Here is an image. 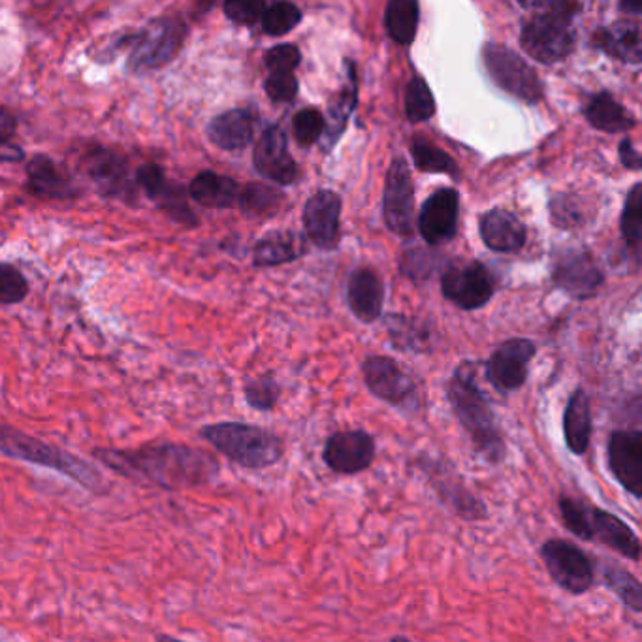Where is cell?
I'll return each instance as SVG.
<instances>
[{
	"instance_id": "cell-1",
	"label": "cell",
	"mask_w": 642,
	"mask_h": 642,
	"mask_svg": "<svg viewBox=\"0 0 642 642\" xmlns=\"http://www.w3.org/2000/svg\"><path fill=\"white\" fill-rule=\"evenodd\" d=\"M94 460L132 481L149 482L170 492L204 489L221 473V463L210 452L180 443L143 445L138 449H94Z\"/></svg>"
},
{
	"instance_id": "cell-2",
	"label": "cell",
	"mask_w": 642,
	"mask_h": 642,
	"mask_svg": "<svg viewBox=\"0 0 642 642\" xmlns=\"http://www.w3.org/2000/svg\"><path fill=\"white\" fill-rule=\"evenodd\" d=\"M447 398L452 413L470 438L475 457L490 468L503 465L506 460L505 438L486 395L482 394L468 368H458L452 375L447 384Z\"/></svg>"
},
{
	"instance_id": "cell-3",
	"label": "cell",
	"mask_w": 642,
	"mask_h": 642,
	"mask_svg": "<svg viewBox=\"0 0 642 642\" xmlns=\"http://www.w3.org/2000/svg\"><path fill=\"white\" fill-rule=\"evenodd\" d=\"M0 454L12 460L32 463L38 468L57 471L89 492H104L106 490L104 477L100 475V471L86 462L83 458L46 443L42 439L32 438L29 433L8 427L4 422H0Z\"/></svg>"
},
{
	"instance_id": "cell-4",
	"label": "cell",
	"mask_w": 642,
	"mask_h": 642,
	"mask_svg": "<svg viewBox=\"0 0 642 642\" xmlns=\"http://www.w3.org/2000/svg\"><path fill=\"white\" fill-rule=\"evenodd\" d=\"M200 438L243 470H270L284 457L283 439L278 433L253 424L217 422L202 428Z\"/></svg>"
},
{
	"instance_id": "cell-5",
	"label": "cell",
	"mask_w": 642,
	"mask_h": 642,
	"mask_svg": "<svg viewBox=\"0 0 642 642\" xmlns=\"http://www.w3.org/2000/svg\"><path fill=\"white\" fill-rule=\"evenodd\" d=\"M524 8L533 10V18L528 19L520 34V42L528 56L550 64L571 56L574 48V32L571 19L581 10L574 2H524Z\"/></svg>"
},
{
	"instance_id": "cell-6",
	"label": "cell",
	"mask_w": 642,
	"mask_h": 642,
	"mask_svg": "<svg viewBox=\"0 0 642 642\" xmlns=\"http://www.w3.org/2000/svg\"><path fill=\"white\" fill-rule=\"evenodd\" d=\"M413 463L449 513L470 524L490 519L489 505L468 486L462 473L449 458L420 452Z\"/></svg>"
},
{
	"instance_id": "cell-7",
	"label": "cell",
	"mask_w": 642,
	"mask_h": 642,
	"mask_svg": "<svg viewBox=\"0 0 642 642\" xmlns=\"http://www.w3.org/2000/svg\"><path fill=\"white\" fill-rule=\"evenodd\" d=\"M187 38V23L178 16H161L132 37L127 70L148 74L161 70L178 57Z\"/></svg>"
},
{
	"instance_id": "cell-8",
	"label": "cell",
	"mask_w": 642,
	"mask_h": 642,
	"mask_svg": "<svg viewBox=\"0 0 642 642\" xmlns=\"http://www.w3.org/2000/svg\"><path fill=\"white\" fill-rule=\"evenodd\" d=\"M539 558L552 582L573 598L586 595L598 584L595 560L569 539H546L539 549Z\"/></svg>"
},
{
	"instance_id": "cell-9",
	"label": "cell",
	"mask_w": 642,
	"mask_h": 642,
	"mask_svg": "<svg viewBox=\"0 0 642 642\" xmlns=\"http://www.w3.org/2000/svg\"><path fill=\"white\" fill-rule=\"evenodd\" d=\"M482 61L495 86L506 93L528 104H538L543 99V83L538 72L519 53L500 43H486L482 50Z\"/></svg>"
},
{
	"instance_id": "cell-10",
	"label": "cell",
	"mask_w": 642,
	"mask_h": 642,
	"mask_svg": "<svg viewBox=\"0 0 642 642\" xmlns=\"http://www.w3.org/2000/svg\"><path fill=\"white\" fill-rule=\"evenodd\" d=\"M378 458L375 438L365 430H343L324 441L322 462L340 477H357L370 470Z\"/></svg>"
},
{
	"instance_id": "cell-11",
	"label": "cell",
	"mask_w": 642,
	"mask_h": 642,
	"mask_svg": "<svg viewBox=\"0 0 642 642\" xmlns=\"http://www.w3.org/2000/svg\"><path fill=\"white\" fill-rule=\"evenodd\" d=\"M365 387L371 394L400 411H417V384L408 373L387 357H370L362 365Z\"/></svg>"
},
{
	"instance_id": "cell-12",
	"label": "cell",
	"mask_w": 642,
	"mask_h": 642,
	"mask_svg": "<svg viewBox=\"0 0 642 642\" xmlns=\"http://www.w3.org/2000/svg\"><path fill=\"white\" fill-rule=\"evenodd\" d=\"M606 465L624 492L642 500V432L614 430L606 439Z\"/></svg>"
},
{
	"instance_id": "cell-13",
	"label": "cell",
	"mask_w": 642,
	"mask_h": 642,
	"mask_svg": "<svg viewBox=\"0 0 642 642\" xmlns=\"http://www.w3.org/2000/svg\"><path fill=\"white\" fill-rule=\"evenodd\" d=\"M443 294L465 311L482 308L494 294V281L489 270L477 262H454L443 273Z\"/></svg>"
},
{
	"instance_id": "cell-14",
	"label": "cell",
	"mask_w": 642,
	"mask_h": 642,
	"mask_svg": "<svg viewBox=\"0 0 642 642\" xmlns=\"http://www.w3.org/2000/svg\"><path fill=\"white\" fill-rule=\"evenodd\" d=\"M83 168L104 197L119 198L129 204L134 202L137 181L130 178L129 164L121 154L104 148L89 149L83 159Z\"/></svg>"
},
{
	"instance_id": "cell-15",
	"label": "cell",
	"mask_w": 642,
	"mask_h": 642,
	"mask_svg": "<svg viewBox=\"0 0 642 642\" xmlns=\"http://www.w3.org/2000/svg\"><path fill=\"white\" fill-rule=\"evenodd\" d=\"M384 221L394 234L411 235L414 230V187L408 162L394 159L384 185Z\"/></svg>"
},
{
	"instance_id": "cell-16",
	"label": "cell",
	"mask_w": 642,
	"mask_h": 642,
	"mask_svg": "<svg viewBox=\"0 0 642 642\" xmlns=\"http://www.w3.org/2000/svg\"><path fill=\"white\" fill-rule=\"evenodd\" d=\"M535 354V345L530 340H509L490 357L486 378L498 392L519 390L528 379V365Z\"/></svg>"
},
{
	"instance_id": "cell-17",
	"label": "cell",
	"mask_w": 642,
	"mask_h": 642,
	"mask_svg": "<svg viewBox=\"0 0 642 642\" xmlns=\"http://www.w3.org/2000/svg\"><path fill=\"white\" fill-rule=\"evenodd\" d=\"M254 168L265 180L275 181L279 185H291L298 180L300 170L291 153L283 129L270 124L262 132L253 154Z\"/></svg>"
},
{
	"instance_id": "cell-18",
	"label": "cell",
	"mask_w": 642,
	"mask_h": 642,
	"mask_svg": "<svg viewBox=\"0 0 642 642\" xmlns=\"http://www.w3.org/2000/svg\"><path fill=\"white\" fill-rule=\"evenodd\" d=\"M554 281L563 291L579 300L592 298L603 284V272L592 254L581 249H569L554 264Z\"/></svg>"
},
{
	"instance_id": "cell-19",
	"label": "cell",
	"mask_w": 642,
	"mask_h": 642,
	"mask_svg": "<svg viewBox=\"0 0 642 642\" xmlns=\"http://www.w3.org/2000/svg\"><path fill=\"white\" fill-rule=\"evenodd\" d=\"M460 197L454 189H441L428 198L419 217L422 238L430 245L451 241L457 235Z\"/></svg>"
},
{
	"instance_id": "cell-20",
	"label": "cell",
	"mask_w": 642,
	"mask_h": 642,
	"mask_svg": "<svg viewBox=\"0 0 642 642\" xmlns=\"http://www.w3.org/2000/svg\"><path fill=\"white\" fill-rule=\"evenodd\" d=\"M137 187H142L148 192L149 198L161 205L173 221L187 224V227H197L198 217L192 213L191 208L187 204L185 189H181L175 183L167 180V173L157 164H146L138 168Z\"/></svg>"
},
{
	"instance_id": "cell-21",
	"label": "cell",
	"mask_w": 642,
	"mask_h": 642,
	"mask_svg": "<svg viewBox=\"0 0 642 642\" xmlns=\"http://www.w3.org/2000/svg\"><path fill=\"white\" fill-rule=\"evenodd\" d=\"M341 198L332 191H319L303 208V227L317 248L334 249L340 240Z\"/></svg>"
},
{
	"instance_id": "cell-22",
	"label": "cell",
	"mask_w": 642,
	"mask_h": 642,
	"mask_svg": "<svg viewBox=\"0 0 642 642\" xmlns=\"http://www.w3.org/2000/svg\"><path fill=\"white\" fill-rule=\"evenodd\" d=\"M590 528H592V543L603 544L630 562H641V539L636 535V531L618 514L592 505Z\"/></svg>"
},
{
	"instance_id": "cell-23",
	"label": "cell",
	"mask_w": 642,
	"mask_h": 642,
	"mask_svg": "<svg viewBox=\"0 0 642 642\" xmlns=\"http://www.w3.org/2000/svg\"><path fill=\"white\" fill-rule=\"evenodd\" d=\"M593 419L590 395L582 389L574 390L563 413V439L574 457H584L592 443Z\"/></svg>"
},
{
	"instance_id": "cell-24",
	"label": "cell",
	"mask_w": 642,
	"mask_h": 642,
	"mask_svg": "<svg viewBox=\"0 0 642 642\" xmlns=\"http://www.w3.org/2000/svg\"><path fill=\"white\" fill-rule=\"evenodd\" d=\"M349 305L352 313L359 317L360 321H378L383 311L384 287L383 281L378 278V273L368 268H360L352 272L349 279Z\"/></svg>"
},
{
	"instance_id": "cell-25",
	"label": "cell",
	"mask_w": 642,
	"mask_h": 642,
	"mask_svg": "<svg viewBox=\"0 0 642 642\" xmlns=\"http://www.w3.org/2000/svg\"><path fill=\"white\" fill-rule=\"evenodd\" d=\"M481 235L492 251L514 253L525 243V227L511 211L492 210L481 217Z\"/></svg>"
},
{
	"instance_id": "cell-26",
	"label": "cell",
	"mask_w": 642,
	"mask_h": 642,
	"mask_svg": "<svg viewBox=\"0 0 642 642\" xmlns=\"http://www.w3.org/2000/svg\"><path fill=\"white\" fill-rule=\"evenodd\" d=\"M595 48L618 61L639 64L642 61L641 27L633 21H616L593 34Z\"/></svg>"
},
{
	"instance_id": "cell-27",
	"label": "cell",
	"mask_w": 642,
	"mask_h": 642,
	"mask_svg": "<svg viewBox=\"0 0 642 642\" xmlns=\"http://www.w3.org/2000/svg\"><path fill=\"white\" fill-rule=\"evenodd\" d=\"M254 134L253 113L249 110H230L211 119L208 138L213 146L224 151H240L248 148Z\"/></svg>"
},
{
	"instance_id": "cell-28",
	"label": "cell",
	"mask_w": 642,
	"mask_h": 642,
	"mask_svg": "<svg viewBox=\"0 0 642 642\" xmlns=\"http://www.w3.org/2000/svg\"><path fill=\"white\" fill-rule=\"evenodd\" d=\"M27 185L34 197L64 200L74 198L76 189L61 168L48 154L38 153L27 167Z\"/></svg>"
},
{
	"instance_id": "cell-29",
	"label": "cell",
	"mask_w": 642,
	"mask_h": 642,
	"mask_svg": "<svg viewBox=\"0 0 642 642\" xmlns=\"http://www.w3.org/2000/svg\"><path fill=\"white\" fill-rule=\"evenodd\" d=\"M241 187L232 178L215 172L198 173L189 185L192 200L211 210H229L238 205Z\"/></svg>"
},
{
	"instance_id": "cell-30",
	"label": "cell",
	"mask_w": 642,
	"mask_h": 642,
	"mask_svg": "<svg viewBox=\"0 0 642 642\" xmlns=\"http://www.w3.org/2000/svg\"><path fill=\"white\" fill-rule=\"evenodd\" d=\"M305 253L303 238L291 230L283 232H270L260 238L254 245V265L270 268V265L287 264L292 260L300 259Z\"/></svg>"
},
{
	"instance_id": "cell-31",
	"label": "cell",
	"mask_w": 642,
	"mask_h": 642,
	"mask_svg": "<svg viewBox=\"0 0 642 642\" xmlns=\"http://www.w3.org/2000/svg\"><path fill=\"white\" fill-rule=\"evenodd\" d=\"M588 123L593 129L606 132V134H622L635 129V118L630 112H625L624 106L618 104L609 93H600L593 97L592 102L588 104L586 112Z\"/></svg>"
},
{
	"instance_id": "cell-32",
	"label": "cell",
	"mask_w": 642,
	"mask_h": 642,
	"mask_svg": "<svg viewBox=\"0 0 642 642\" xmlns=\"http://www.w3.org/2000/svg\"><path fill=\"white\" fill-rule=\"evenodd\" d=\"M601 582L609 588L618 601L628 609V611L641 614L642 612V584L635 574L622 568L616 562H605L601 568Z\"/></svg>"
},
{
	"instance_id": "cell-33",
	"label": "cell",
	"mask_w": 642,
	"mask_h": 642,
	"mask_svg": "<svg viewBox=\"0 0 642 642\" xmlns=\"http://www.w3.org/2000/svg\"><path fill=\"white\" fill-rule=\"evenodd\" d=\"M420 8L414 0H392L387 7V31L392 40L409 46L417 37Z\"/></svg>"
},
{
	"instance_id": "cell-34",
	"label": "cell",
	"mask_w": 642,
	"mask_h": 642,
	"mask_svg": "<svg viewBox=\"0 0 642 642\" xmlns=\"http://www.w3.org/2000/svg\"><path fill=\"white\" fill-rule=\"evenodd\" d=\"M590 509L592 503L582 500L579 495L562 492L558 495V513L563 528L581 541L592 543V528H590Z\"/></svg>"
},
{
	"instance_id": "cell-35",
	"label": "cell",
	"mask_w": 642,
	"mask_h": 642,
	"mask_svg": "<svg viewBox=\"0 0 642 642\" xmlns=\"http://www.w3.org/2000/svg\"><path fill=\"white\" fill-rule=\"evenodd\" d=\"M283 202V192L275 191L272 187L251 183L240 191L238 205L249 215L272 217L278 213Z\"/></svg>"
},
{
	"instance_id": "cell-36",
	"label": "cell",
	"mask_w": 642,
	"mask_h": 642,
	"mask_svg": "<svg viewBox=\"0 0 642 642\" xmlns=\"http://www.w3.org/2000/svg\"><path fill=\"white\" fill-rule=\"evenodd\" d=\"M411 153H413L414 164L422 172L447 173L454 180H460L457 162L452 161V157H449L445 151L435 148L433 143L427 140H414L411 143Z\"/></svg>"
},
{
	"instance_id": "cell-37",
	"label": "cell",
	"mask_w": 642,
	"mask_h": 642,
	"mask_svg": "<svg viewBox=\"0 0 642 642\" xmlns=\"http://www.w3.org/2000/svg\"><path fill=\"white\" fill-rule=\"evenodd\" d=\"M347 69H349V87L343 89L338 102L330 106V121H328L327 129V138L330 140L328 148H332L335 140L341 137V132L345 129L347 118L357 104V74H354L352 62H347Z\"/></svg>"
},
{
	"instance_id": "cell-38",
	"label": "cell",
	"mask_w": 642,
	"mask_h": 642,
	"mask_svg": "<svg viewBox=\"0 0 642 642\" xmlns=\"http://www.w3.org/2000/svg\"><path fill=\"white\" fill-rule=\"evenodd\" d=\"M620 229L624 235L625 243L635 249L639 253L641 248V230H642V185L636 183L631 189L630 194L625 198L624 211H622V219H620Z\"/></svg>"
},
{
	"instance_id": "cell-39",
	"label": "cell",
	"mask_w": 642,
	"mask_h": 642,
	"mask_svg": "<svg viewBox=\"0 0 642 642\" xmlns=\"http://www.w3.org/2000/svg\"><path fill=\"white\" fill-rule=\"evenodd\" d=\"M302 21V10L291 2H278L265 7L262 13V29L270 37H283Z\"/></svg>"
},
{
	"instance_id": "cell-40",
	"label": "cell",
	"mask_w": 642,
	"mask_h": 642,
	"mask_svg": "<svg viewBox=\"0 0 642 642\" xmlns=\"http://www.w3.org/2000/svg\"><path fill=\"white\" fill-rule=\"evenodd\" d=\"M405 113L411 123H422L428 121L435 113V99L422 78H413L408 86L405 93Z\"/></svg>"
},
{
	"instance_id": "cell-41",
	"label": "cell",
	"mask_w": 642,
	"mask_h": 642,
	"mask_svg": "<svg viewBox=\"0 0 642 642\" xmlns=\"http://www.w3.org/2000/svg\"><path fill=\"white\" fill-rule=\"evenodd\" d=\"M390 340L395 349L402 351H420L430 345V332L420 327V322L408 321L403 317L395 315L389 324Z\"/></svg>"
},
{
	"instance_id": "cell-42",
	"label": "cell",
	"mask_w": 642,
	"mask_h": 642,
	"mask_svg": "<svg viewBox=\"0 0 642 642\" xmlns=\"http://www.w3.org/2000/svg\"><path fill=\"white\" fill-rule=\"evenodd\" d=\"M243 394H245V402H248L249 408L268 413L278 405L279 398H281V387L272 375H262V378L249 381L243 389Z\"/></svg>"
},
{
	"instance_id": "cell-43",
	"label": "cell",
	"mask_w": 642,
	"mask_h": 642,
	"mask_svg": "<svg viewBox=\"0 0 642 642\" xmlns=\"http://www.w3.org/2000/svg\"><path fill=\"white\" fill-rule=\"evenodd\" d=\"M29 297L26 275L12 264H0V305H13Z\"/></svg>"
},
{
	"instance_id": "cell-44",
	"label": "cell",
	"mask_w": 642,
	"mask_h": 642,
	"mask_svg": "<svg viewBox=\"0 0 642 642\" xmlns=\"http://www.w3.org/2000/svg\"><path fill=\"white\" fill-rule=\"evenodd\" d=\"M292 130H294L297 142L303 148H308V146L315 143L321 138L322 130H324V118H322V113L319 110L305 108V110L294 116Z\"/></svg>"
},
{
	"instance_id": "cell-45",
	"label": "cell",
	"mask_w": 642,
	"mask_h": 642,
	"mask_svg": "<svg viewBox=\"0 0 642 642\" xmlns=\"http://www.w3.org/2000/svg\"><path fill=\"white\" fill-rule=\"evenodd\" d=\"M302 61V53L294 43H281L270 51H265L264 64L270 74H292Z\"/></svg>"
},
{
	"instance_id": "cell-46",
	"label": "cell",
	"mask_w": 642,
	"mask_h": 642,
	"mask_svg": "<svg viewBox=\"0 0 642 642\" xmlns=\"http://www.w3.org/2000/svg\"><path fill=\"white\" fill-rule=\"evenodd\" d=\"M550 210H552V221L560 229H576V227H581L584 223L582 205L573 197L560 194V197L554 198L550 202Z\"/></svg>"
},
{
	"instance_id": "cell-47",
	"label": "cell",
	"mask_w": 642,
	"mask_h": 642,
	"mask_svg": "<svg viewBox=\"0 0 642 642\" xmlns=\"http://www.w3.org/2000/svg\"><path fill=\"white\" fill-rule=\"evenodd\" d=\"M18 121L7 108H0V162H18L26 157L23 149L13 143Z\"/></svg>"
},
{
	"instance_id": "cell-48",
	"label": "cell",
	"mask_w": 642,
	"mask_h": 642,
	"mask_svg": "<svg viewBox=\"0 0 642 642\" xmlns=\"http://www.w3.org/2000/svg\"><path fill=\"white\" fill-rule=\"evenodd\" d=\"M224 16L238 26H254L262 13H264V2L259 0H230L224 2Z\"/></svg>"
},
{
	"instance_id": "cell-49",
	"label": "cell",
	"mask_w": 642,
	"mask_h": 642,
	"mask_svg": "<svg viewBox=\"0 0 642 642\" xmlns=\"http://www.w3.org/2000/svg\"><path fill=\"white\" fill-rule=\"evenodd\" d=\"M435 268V254H430L424 249H414L402 257V270L409 278L424 279Z\"/></svg>"
},
{
	"instance_id": "cell-50",
	"label": "cell",
	"mask_w": 642,
	"mask_h": 642,
	"mask_svg": "<svg viewBox=\"0 0 642 642\" xmlns=\"http://www.w3.org/2000/svg\"><path fill=\"white\" fill-rule=\"evenodd\" d=\"M264 89L273 102H291L298 94V80L292 74H270Z\"/></svg>"
},
{
	"instance_id": "cell-51",
	"label": "cell",
	"mask_w": 642,
	"mask_h": 642,
	"mask_svg": "<svg viewBox=\"0 0 642 642\" xmlns=\"http://www.w3.org/2000/svg\"><path fill=\"white\" fill-rule=\"evenodd\" d=\"M620 161L630 170H641V154L631 142V138H624L620 143Z\"/></svg>"
},
{
	"instance_id": "cell-52",
	"label": "cell",
	"mask_w": 642,
	"mask_h": 642,
	"mask_svg": "<svg viewBox=\"0 0 642 642\" xmlns=\"http://www.w3.org/2000/svg\"><path fill=\"white\" fill-rule=\"evenodd\" d=\"M620 8H622V10H624V12H635V16H641V7H639V4H630V2H622V4H620Z\"/></svg>"
},
{
	"instance_id": "cell-53",
	"label": "cell",
	"mask_w": 642,
	"mask_h": 642,
	"mask_svg": "<svg viewBox=\"0 0 642 642\" xmlns=\"http://www.w3.org/2000/svg\"><path fill=\"white\" fill-rule=\"evenodd\" d=\"M154 642H187L180 641V639H175V636L167 635V633H159V635H154Z\"/></svg>"
},
{
	"instance_id": "cell-54",
	"label": "cell",
	"mask_w": 642,
	"mask_h": 642,
	"mask_svg": "<svg viewBox=\"0 0 642 642\" xmlns=\"http://www.w3.org/2000/svg\"><path fill=\"white\" fill-rule=\"evenodd\" d=\"M390 642H414V641H411V639H409V636L405 635H394L392 636V639H390Z\"/></svg>"
}]
</instances>
